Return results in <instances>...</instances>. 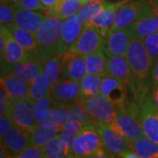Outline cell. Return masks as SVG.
Here are the masks:
<instances>
[{"label": "cell", "mask_w": 158, "mask_h": 158, "mask_svg": "<svg viewBox=\"0 0 158 158\" xmlns=\"http://www.w3.org/2000/svg\"><path fill=\"white\" fill-rule=\"evenodd\" d=\"M125 57L129 64L132 76L128 92L132 95V100L141 107L148 94L152 90V62L143 40L137 38L132 40Z\"/></svg>", "instance_id": "cell-1"}, {"label": "cell", "mask_w": 158, "mask_h": 158, "mask_svg": "<svg viewBox=\"0 0 158 158\" xmlns=\"http://www.w3.org/2000/svg\"><path fill=\"white\" fill-rule=\"evenodd\" d=\"M63 19L47 15L41 27L34 34L38 45L40 59L45 63L59 55V43Z\"/></svg>", "instance_id": "cell-2"}, {"label": "cell", "mask_w": 158, "mask_h": 158, "mask_svg": "<svg viewBox=\"0 0 158 158\" xmlns=\"http://www.w3.org/2000/svg\"><path fill=\"white\" fill-rule=\"evenodd\" d=\"M140 111L141 107L133 100H128L124 106L116 107V116L113 125L129 142L145 135L140 120Z\"/></svg>", "instance_id": "cell-3"}, {"label": "cell", "mask_w": 158, "mask_h": 158, "mask_svg": "<svg viewBox=\"0 0 158 158\" xmlns=\"http://www.w3.org/2000/svg\"><path fill=\"white\" fill-rule=\"evenodd\" d=\"M1 35L6 41L4 52L0 54L1 56V77H4L11 72V68L18 63L38 59L39 56L27 51L23 48L12 37L6 27L1 25L0 27ZM40 59V58H39Z\"/></svg>", "instance_id": "cell-4"}, {"label": "cell", "mask_w": 158, "mask_h": 158, "mask_svg": "<svg viewBox=\"0 0 158 158\" xmlns=\"http://www.w3.org/2000/svg\"><path fill=\"white\" fill-rule=\"evenodd\" d=\"M107 153L95 125H87L82 127L74 142L71 158H83Z\"/></svg>", "instance_id": "cell-5"}, {"label": "cell", "mask_w": 158, "mask_h": 158, "mask_svg": "<svg viewBox=\"0 0 158 158\" xmlns=\"http://www.w3.org/2000/svg\"><path fill=\"white\" fill-rule=\"evenodd\" d=\"M81 104L86 108L97 125H112L114 122L116 106L100 93L86 98Z\"/></svg>", "instance_id": "cell-6"}, {"label": "cell", "mask_w": 158, "mask_h": 158, "mask_svg": "<svg viewBox=\"0 0 158 158\" xmlns=\"http://www.w3.org/2000/svg\"><path fill=\"white\" fill-rule=\"evenodd\" d=\"M7 115L10 116L14 126L30 134L38 125L34 115V101L29 98L9 102Z\"/></svg>", "instance_id": "cell-7"}, {"label": "cell", "mask_w": 158, "mask_h": 158, "mask_svg": "<svg viewBox=\"0 0 158 158\" xmlns=\"http://www.w3.org/2000/svg\"><path fill=\"white\" fill-rule=\"evenodd\" d=\"M151 6L152 4L148 0H134L128 3L125 2L124 5L118 9L110 31L122 30L129 27Z\"/></svg>", "instance_id": "cell-8"}, {"label": "cell", "mask_w": 158, "mask_h": 158, "mask_svg": "<svg viewBox=\"0 0 158 158\" xmlns=\"http://www.w3.org/2000/svg\"><path fill=\"white\" fill-rule=\"evenodd\" d=\"M97 130L101 137L106 151L111 155L120 156L131 148L130 142L113 124H98Z\"/></svg>", "instance_id": "cell-9"}, {"label": "cell", "mask_w": 158, "mask_h": 158, "mask_svg": "<svg viewBox=\"0 0 158 158\" xmlns=\"http://www.w3.org/2000/svg\"><path fill=\"white\" fill-rule=\"evenodd\" d=\"M106 37L94 27L86 25L77 40L69 48L81 56H87L105 48Z\"/></svg>", "instance_id": "cell-10"}, {"label": "cell", "mask_w": 158, "mask_h": 158, "mask_svg": "<svg viewBox=\"0 0 158 158\" xmlns=\"http://www.w3.org/2000/svg\"><path fill=\"white\" fill-rule=\"evenodd\" d=\"M50 94L57 105H73L82 101L80 82L61 78L53 87Z\"/></svg>", "instance_id": "cell-11"}, {"label": "cell", "mask_w": 158, "mask_h": 158, "mask_svg": "<svg viewBox=\"0 0 158 158\" xmlns=\"http://www.w3.org/2000/svg\"><path fill=\"white\" fill-rule=\"evenodd\" d=\"M134 38L135 34L131 27L122 30L109 31L105 43V52L106 56H126L130 42Z\"/></svg>", "instance_id": "cell-12"}, {"label": "cell", "mask_w": 158, "mask_h": 158, "mask_svg": "<svg viewBox=\"0 0 158 158\" xmlns=\"http://www.w3.org/2000/svg\"><path fill=\"white\" fill-rule=\"evenodd\" d=\"M124 4L125 2L110 3L107 1H104L100 9L91 17L90 22L87 25L94 27L104 37H106L110 29L113 27L114 19L116 17L118 9Z\"/></svg>", "instance_id": "cell-13"}, {"label": "cell", "mask_w": 158, "mask_h": 158, "mask_svg": "<svg viewBox=\"0 0 158 158\" xmlns=\"http://www.w3.org/2000/svg\"><path fill=\"white\" fill-rule=\"evenodd\" d=\"M140 120L145 136L158 144V111L153 104L151 91L141 106Z\"/></svg>", "instance_id": "cell-14"}, {"label": "cell", "mask_w": 158, "mask_h": 158, "mask_svg": "<svg viewBox=\"0 0 158 158\" xmlns=\"http://www.w3.org/2000/svg\"><path fill=\"white\" fill-rule=\"evenodd\" d=\"M62 78L80 82L85 77L86 65L84 56L69 49L62 55Z\"/></svg>", "instance_id": "cell-15"}, {"label": "cell", "mask_w": 158, "mask_h": 158, "mask_svg": "<svg viewBox=\"0 0 158 158\" xmlns=\"http://www.w3.org/2000/svg\"><path fill=\"white\" fill-rule=\"evenodd\" d=\"M99 93L109 99L116 107L122 106L128 101V90L127 86L111 76L102 77Z\"/></svg>", "instance_id": "cell-16"}, {"label": "cell", "mask_w": 158, "mask_h": 158, "mask_svg": "<svg viewBox=\"0 0 158 158\" xmlns=\"http://www.w3.org/2000/svg\"><path fill=\"white\" fill-rule=\"evenodd\" d=\"M83 28L84 25L78 14L71 15L63 21L60 35L59 55H62L69 49L71 45L80 36Z\"/></svg>", "instance_id": "cell-17"}, {"label": "cell", "mask_w": 158, "mask_h": 158, "mask_svg": "<svg viewBox=\"0 0 158 158\" xmlns=\"http://www.w3.org/2000/svg\"><path fill=\"white\" fill-rule=\"evenodd\" d=\"M1 144L11 154L16 156L31 145L30 133L14 126L1 136Z\"/></svg>", "instance_id": "cell-18"}, {"label": "cell", "mask_w": 158, "mask_h": 158, "mask_svg": "<svg viewBox=\"0 0 158 158\" xmlns=\"http://www.w3.org/2000/svg\"><path fill=\"white\" fill-rule=\"evenodd\" d=\"M15 18L14 24L20 28L25 29L31 34H35L43 21L45 20L47 15L37 12V11L27 10L18 6L15 3Z\"/></svg>", "instance_id": "cell-19"}, {"label": "cell", "mask_w": 158, "mask_h": 158, "mask_svg": "<svg viewBox=\"0 0 158 158\" xmlns=\"http://www.w3.org/2000/svg\"><path fill=\"white\" fill-rule=\"evenodd\" d=\"M1 88L6 91L9 102H11L28 98L30 84L13 74H9L1 77Z\"/></svg>", "instance_id": "cell-20"}, {"label": "cell", "mask_w": 158, "mask_h": 158, "mask_svg": "<svg viewBox=\"0 0 158 158\" xmlns=\"http://www.w3.org/2000/svg\"><path fill=\"white\" fill-rule=\"evenodd\" d=\"M130 27L134 31L135 38L141 40L148 35L158 32V15L153 6Z\"/></svg>", "instance_id": "cell-21"}, {"label": "cell", "mask_w": 158, "mask_h": 158, "mask_svg": "<svg viewBox=\"0 0 158 158\" xmlns=\"http://www.w3.org/2000/svg\"><path fill=\"white\" fill-rule=\"evenodd\" d=\"M44 72V62L40 59H33L18 63L11 69L10 74H13L28 84H32L35 79Z\"/></svg>", "instance_id": "cell-22"}, {"label": "cell", "mask_w": 158, "mask_h": 158, "mask_svg": "<svg viewBox=\"0 0 158 158\" xmlns=\"http://www.w3.org/2000/svg\"><path fill=\"white\" fill-rule=\"evenodd\" d=\"M107 73L114 78L122 82L129 90L132 76L129 64L126 57L120 56H111L107 59Z\"/></svg>", "instance_id": "cell-23"}, {"label": "cell", "mask_w": 158, "mask_h": 158, "mask_svg": "<svg viewBox=\"0 0 158 158\" xmlns=\"http://www.w3.org/2000/svg\"><path fill=\"white\" fill-rule=\"evenodd\" d=\"M62 127L51 126V125L39 124L30 134L31 145L38 148H42L48 142L59 135Z\"/></svg>", "instance_id": "cell-24"}, {"label": "cell", "mask_w": 158, "mask_h": 158, "mask_svg": "<svg viewBox=\"0 0 158 158\" xmlns=\"http://www.w3.org/2000/svg\"><path fill=\"white\" fill-rule=\"evenodd\" d=\"M5 27H6V28L9 30L12 37L16 40V41L23 48H25L27 51L39 56L38 45H37V41H36L34 34H31L30 32L25 30V29L19 27L14 23L8 24Z\"/></svg>", "instance_id": "cell-25"}, {"label": "cell", "mask_w": 158, "mask_h": 158, "mask_svg": "<svg viewBox=\"0 0 158 158\" xmlns=\"http://www.w3.org/2000/svg\"><path fill=\"white\" fill-rule=\"evenodd\" d=\"M107 59L108 56L105 52V48L85 56V60L87 73L98 75L102 77L108 76Z\"/></svg>", "instance_id": "cell-26"}, {"label": "cell", "mask_w": 158, "mask_h": 158, "mask_svg": "<svg viewBox=\"0 0 158 158\" xmlns=\"http://www.w3.org/2000/svg\"><path fill=\"white\" fill-rule=\"evenodd\" d=\"M83 6L84 4L81 0H60L54 7L47 9L45 14L66 19L69 16L77 14Z\"/></svg>", "instance_id": "cell-27"}, {"label": "cell", "mask_w": 158, "mask_h": 158, "mask_svg": "<svg viewBox=\"0 0 158 158\" xmlns=\"http://www.w3.org/2000/svg\"><path fill=\"white\" fill-rule=\"evenodd\" d=\"M67 123H78L83 127L87 125H97L95 120L90 116L86 108L81 104V102L69 106L65 124Z\"/></svg>", "instance_id": "cell-28"}, {"label": "cell", "mask_w": 158, "mask_h": 158, "mask_svg": "<svg viewBox=\"0 0 158 158\" xmlns=\"http://www.w3.org/2000/svg\"><path fill=\"white\" fill-rule=\"evenodd\" d=\"M133 151L141 158H158V144L147 136H142L130 142Z\"/></svg>", "instance_id": "cell-29"}, {"label": "cell", "mask_w": 158, "mask_h": 158, "mask_svg": "<svg viewBox=\"0 0 158 158\" xmlns=\"http://www.w3.org/2000/svg\"><path fill=\"white\" fill-rule=\"evenodd\" d=\"M62 55L52 57L44 63L43 76L50 87H53L62 78Z\"/></svg>", "instance_id": "cell-30"}, {"label": "cell", "mask_w": 158, "mask_h": 158, "mask_svg": "<svg viewBox=\"0 0 158 158\" xmlns=\"http://www.w3.org/2000/svg\"><path fill=\"white\" fill-rule=\"evenodd\" d=\"M83 126L78 123H67L62 127L59 134L60 141L69 154V158H71L72 147L77 137L78 136Z\"/></svg>", "instance_id": "cell-31"}, {"label": "cell", "mask_w": 158, "mask_h": 158, "mask_svg": "<svg viewBox=\"0 0 158 158\" xmlns=\"http://www.w3.org/2000/svg\"><path fill=\"white\" fill-rule=\"evenodd\" d=\"M102 77L92 74H86L80 81L82 101L90 97L99 93L102 83ZM81 101V102H82Z\"/></svg>", "instance_id": "cell-32"}, {"label": "cell", "mask_w": 158, "mask_h": 158, "mask_svg": "<svg viewBox=\"0 0 158 158\" xmlns=\"http://www.w3.org/2000/svg\"><path fill=\"white\" fill-rule=\"evenodd\" d=\"M57 104L51 96L50 92L34 102V115L37 124H42L45 121L51 108L56 106Z\"/></svg>", "instance_id": "cell-33"}, {"label": "cell", "mask_w": 158, "mask_h": 158, "mask_svg": "<svg viewBox=\"0 0 158 158\" xmlns=\"http://www.w3.org/2000/svg\"><path fill=\"white\" fill-rule=\"evenodd\" d=\"M70 106V105H69ZM66 105H56V106L51 108L49 113L48 114L45 121L42 124L56 126L62 127L65 125L67 113H68L69 106Z\"/></svg>", "instance_id": "cell-34"}, {"label": "cell", "mask_w": 158, "mask_h": 158, "mask_svg": "<svg viewBox=\"0 0 158 158\" xmlns=\"http://www.w3.org/2000/svg\"><path fill=\"white\" fill-rule=\"evenodd\" d=\"M44 158H69V154L60 141L59 135L52 139L42 148Z\"/></svg>", "instance_id": "cell-35"}, {"label": "cell", "mask_w": 158, "mask_h": 158, "mask_svg": "<svg viewBox=\"0 0 158 158\" xmlns=\"http://www.w3.org/2000/svg\"><path fill=\"white\" fill-rule=\"evenodd\" d=\"M50 85L48 84L42 74L30 85L28 98L34 102L36 101L42 97L48 95L50 92Z\"/></svg>", "instance_id": "cell-36"}, {"label": "cell", "mask_w": 158, "mask_h": 158, "mask_svg": "<svg viewBox=\"0 0 158 158\" xmlns=\"http://www.w3.org/2000/svg\"><path fill=\"white\" fill-rule=\"evenodd\" d=\"M105 0H88L77 12L84 26L89 24L91 17L98 11Z\"/></svg>", "instance_id": "cell-37"}, {"label": "cell", "mask_w": 158, "mask_h": 158, "mask_svg": "<svg viewBox=\"0 0 158 158\" xmlns=\"http://www.w3.org/2000/svg\"><path fill=\"white\" fill-rule=\"evenodd\" d=\"M15 18V6L14 3L1 0L0 6V22L1 25L6 26L8 24L14 23Z\"/></svg>", "instance_id": "cell-38"}, {"label": "cell", "mask_w": 158, "mask_h": 158, "mask_svg": "<svg viewBox=\"0 0 158 158\" xmlns=\"http://www.w3.org/2000/svg\"><path fill=\"white\" fill-rule=\"evenodd\" d=\"M143 43L153 64L158 59V32L144 38Z\"/></svg>", "instance_id": "cell-39"}, {"label": "cell", "mask_w": 158, "mask_h": 158, "mask_svg": "<svg viewBox=\"0 0 158 158\" xmlns=\"http://www.w3.org/2000/svg\"><path fill=\"white\" fill-rule=\"evenodd\" d=\"M15 158H44V153L41 148L30 145L23 151L14 156Z\"/></svg>", "instance_id": "cell-40"}, {"label": "cell", "mask_w": 158, "mask_h": 158, "mask_svg": "<svg viewBox=\"0 0 158 158\" xmlns=\"http://www.w3.org/2000/svg\"><path fill=\"white\" fill-rule=\"evenodd\" d=\"M15 4L21 8L31 11H45L47 10L40 0H18Z\"/></svg>", "instance_id": "cell-41"}, {"label": "cell", "mask_w": 158, "mask_h": 158, "mask_svg": "<svg viewBox=\"0 0 158 158\" xmlns=\"http://www.w3.org/2000/svg\"><path fill=\"white\" fill-rule=\"evenodd\" d=\"M12 127H14V123L10 118V116L7 114L2 115L0 118V135H4Z\"/></svg>", "instance_id": "cell-42"}, {"label": "cell", "mask_w": 158, "mask_h": 158, "mask_svg": "<svg viewBox=\"0 0 158 158\" xmlns=\"http://www.w3.org/2000/svg\"><path fill=\"white\" fill-rule=\"evenodd\" d=\"M9 108V99L6 95V91L3 88L0 90V115H5L8 113Z\"/></svg>", "instance_id": "cell-43"}, {"label": "cell", "mask_w": 158, "mask_h": 158, "mask_svg": "<svg viewBox=\"0 0 158 158\" xmlns=\"http://www.w3.org/2000/svg\"><path fill=\"white\" fill-rule=\"evenodd\" d=\"M151 81H152V88L158 87V59L152 64Z\"/></svg>", "instance_id": "cell-44"}, {"label": "cell", "mask_w": 158, "mask_h": 158, "mask_svg": "<svg viewBox=\"0 0 158 158\" xmlns=\"http://www.w3.org/2000/svg\"><path fill=\"white\" fill-rule=\"evenodd\" d=\"M151 98H152V101L155 107L156 108L158 111V87L152 88L151 90Z\"/></svg>", "instance_id": "cell-45"}, {"label": "cell", "mask_w": 158, "mask_h": 158, "mask_svg": "<svg viewBox=\"0 0 158 158\" xmlns=\"http://www.w3.org/2000/svg\"><path fill=\"white\" fill-rule=\"evenodd\" d=\"M40 1L46 9H49L51 7H54L56 6L60 0H40Z\"/></svg>", "instance_id": "cell-46"}, {"label": "cell", "mask_w": 158, "mask_h": 158, "mask_svg": "<svg viewBox=\"0 0 158 158\" xmlns=\"http://www.w3.org/2000/svg\"><path fill=\"white\" fill-rule=\"evenodd\" d=\"M120 158H141L135 151H133L132 149H129L127 151L124 152L120 156Z\"/></svg>", "instance_id": "cell-47"}, {"label": "cell", "mask_w": 158, "mask_h": 158, "mask_svg": "<svg viewBox=\"0 0 158 158\" xmlns=\"http://www.w3.org/2000/svg\"><path fill=\"white\" fill-rule=\"evenodd\" d=\"M0 154H1V157L0 158H15L14 156L9 152L4 145L1 144V151H0Z\"/></svg>", "instance_id": "cell-48"}, {"label": "cell", "mask_w": 158, "mask_h": 158, "mask_svg": "<svg viewBox=\"0 0 158 158\" xmlns=\"http://www.w3.org/2000/svg\"><path fill=\"white\" fill-rule=\"evenodd\" d=\"M83 158H118V156L111 155L109 153H105V154H99V155H93V156H89Z\"/></svg>", "instance_id": "cell-49"}, {"label": "cell", "mask_w": 158, "mask_h": 158, "mask_svg": "<svg viewBox=\"0 0 158 158\" xmlns=\"http://www.w3.org/2000/svg\"><path fill=\"white\" fill-rule=\"evenodd\" d=\"M149 1L151 2L153 7L155 9V11H156V12L157 13L158 15V0H149Z\"/></svg>", "instance_id": "cell-50"}, {"label": "cell", "mask_w": 158, "mask_h": 158, "mask_svg": "<svg viewBox=\"0 0 158 158\" xmlns=\"http://www.w3.org/2000/svg\"><path fill=\"white\" fill-rule=\"evenodd\" d=\"M4 1H8V2H10V3H16L18 0H4Z\"/></svg>", "instance_id": "cell-51"}, {"label": "cell", "mask_w": 158, "mask_h": 158, "mask_svg": "<svg viewBox=\"0 0 158 158\" xmlns=\"http://www.w3.org/2000/svg\"><path fill=\"white\" fill-rule=\"evenodd\" d=\"M81 1H82V2H83V4L85 5V3H87V1H88V0H81Z\"/></svg>", "instance_id": "cell-52"}]
</instances>
